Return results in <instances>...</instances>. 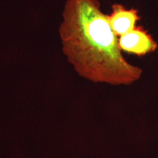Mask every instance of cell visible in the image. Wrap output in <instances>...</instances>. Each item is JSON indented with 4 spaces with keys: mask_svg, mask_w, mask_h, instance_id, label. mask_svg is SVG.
Masks as SVG:
<instances>
[{
    "mask_svg": "<svg viewBox=\"0 0 158 158\" xmlns=\"http://www.w3.org/2000/svg\"><path fill=\"white\" fill-rule=\"evenodd\" d=\"M59 32L63 53L81 76L113 85L141 77V69L124 58L99 0H67Z\"/></svg>",
    "mask_w": 158,
    "mask_h": 158,
    "instance_id": "obj_1",
    "label": "cell"
},
{
    "mask_svg": "<svg viewBox=\"0 0 158 158\" xmlns=\"http://www.w3.org/2000/svg\"><path fill=\"white\" fill-rule=\"evenodd\" d=\"M118 45L122 51L138 56H143L157 48V43L141 27H135L133 30L120 36Z\"/></svg>",
    "mask_w": 158,
    "mask_h": 158,
    "instance_id": "obj_2",
    "label": "cell"
},
{
    "mask_svg": "<svg viewBox=\"0 0 158 158\" xmlns=\"http://www.w3.org/2000/svg\"><path fill=\"white\" fill-rule=\"evenodd\" d=\"M111 8L112 12L108 18L116 36H122L135 28L136 22L140 19L137 10L127 9L118 4H114Z\"/></svg>",
    "mask_w": 158,
    "mask_h": 158,
    "instance_id": "obj_3",
    "label": "cell"
}]
</instances>
